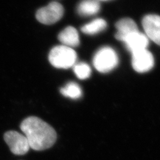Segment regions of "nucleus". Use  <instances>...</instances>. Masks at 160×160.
<instances>
[{
  "label": "nucleus",
  "mask_w": 160,
  "mask_h": 160,
  "mask_svg": "<svg viewBox=\"0 0 160 160\" xmlns=\"http://www.w3.org/2000/svg\"><path fill=\"white\" fill-rule=\"evenodd\" d=\"M20 129L27 138L30 148L43 151L52 147L57 138L55 129L40 118L31 116L23 120Z\"/></svg>",
  "instance_id": "nucleus-1"
},
{
  "label": "nucleus",
  "mask_w": 160,
  "mask_h": 160,
  "mask_svg": "<svg viewBox=\"0 0 160 160\" xmlns=\"http://www.w3.org/2000/svg\"><path fill=\"white\" fill-rule=\"evenodd\" d=\"M48 59L52 65L57 68L68 69L76 63L77 55L71 48L58 45L52 49Z\"/></svg>",
  "instance_id": "nucleus-2"
},
{
  "label": "nucleus",
  "mask_w": 160,
  "mask_h": 160,
  "mask_svg": "<svg viewBox=\"0 0 160 160\" xmlns=\"http://www.w3.org/2000/svg\"><path fill=\"white\" fill-rule=\"evenodd\" d=\"M117 53L110 47H103L96 53L93 58V65L98 71L107 73L113 70L118 64Z\"/></svg>",
  "instance_id": "nucleus-3"
},
{
  "label": "nucleus",
  "mask_w": 160,
  "mask_h": 160,
  "mask_svg": "<svg viewBox=\"0 0 160 160\" xmlns=\"http://www.w3.org/2000/svg\"><path fill=\"white\" fill-rule=\"evenodd\" d=\"M64 12L63 6L58 2H51L46 7L38 10L36 14L40 23L50 25L57 23L62 17Z\"/></svg>",
  "instance_id": "nucleus-4"
},
{
  "label": "nucleus",
  "mask_w": 160,
  "mask_h": 160,
  "mask_svg": "<svg viewBox=\"0 0 160 160\" xmlns=\"http://www.w3.org/2000/svg\"><path fill=\"white\" fill-rule=\"evenodd\" d=\"M6 143L14 154L22 155L26 154L30 148L29 142L25 135L18 132H7L4 136Z\"/></svg>",
  "instance_id": "nucleus-5"
},
{
  "label": "nucleus",
  "mask_w": 160,
  "mask_h": 160,
  "mask_svg": "<svg viewBox=\"0 0 160 160\" xmlns=\"http://www.w3.org/2000/svg\"><path fill=\"white\" fill-rule=\"evenodd\" d=\"M132 67L139 73L147 72L153 68L154 59L152 53L147 49L132 53Z\"/></svg>",
  "instance_id": "nucleus-6"
},
{
  "label": "nucleus",
  "mask_w": 160,
  "mask_h": 160,
  "mask_svg": "<svg viewBox=\"0 0 160 160\" xmlns=\"http://www.w3.org/2000/svg\"><path fill=\"white\" fill-rule=\"evenodd\" d=\"M142 24L147 37L160 45V16L147 15L143 17Z\"/></svg>",
  "instance_id": "nucleus-7"
},
{
  "label": "nucleus",
  "mask_w": 160,
  "mask_h": 160,
  "mask_svg": "<svg viewBox=\"0 0 160 160\" xmlns=\"http://www.w3.org/2000/svg\"><path fill=\"white\" fill-rule=\"evenodd\" d=\"M128 51L132 53L147 49L149 39L145 34L139 31L129 35L123 41Z\"/></svg>",
  "instance_id": "nucleus-8"
},
{
  "label": "nucleus",
  "mask_w": 160,
  "mask_h": 160,
  "mask_svg": "<svg viewBox=\"0 0 160 160\" xmlns=\"http://www.w3.org/2000/svg\"><path fill=\"white\" fill-rule=\"evenodd\" d=\"M116 28L118 32L115 34V38L122 42L129 35L139 31L137 24L130 18L120 19L116 24Z\"/></svg>",
  "instance_id": "nucleus-9"
},
{
  "label": "nucleus",
  "mask_w": 160,
  "mask_h": 160,
  "mask_svg": "<svg viewBox=\"0 0 160 160\" xmlns=\"http://www.w3.org/2000/svg\"><path fill=\"white\" fill-rule=\"evenodd\" d=\"M58 39L62 45L69 48H74L80 45V38L77 30L72 26L63 29L58 35Z\"/></svg>",
  "instance_id": "nucleus-10"
},
{
  "label": "nucleus",
  "mask_w": 160,
  "mask_h": 160,
  "mask_svg": "<svg viewBox=\"0 0 160 160\" xmlns=\"http://www.w3.org/2000/svg\"><path fill=\"white\" fill-rule=\"evenodd\" d=\"M100 4L98 0H82L77 7V12L82 16H90L100 11Z\"/></svg>",
  "instance_id": "nucleus-11"
},
{
  "label": "nucleus",
  "mask_w": 160,
  "mask_h": 160,
  "mask_svg": "<svg viewBox=\"0 0 160 160\" xmlns=\"http://www.w3.org/2000/svg\"><path fill=\"white\" fill-rule=\"evenodd\" d=\"M107 28V23L103 18H96L90 23H87L81 28L84 33L90 35L97 34Z\"/></svg>",
  "instance_id": "nucleus-12"
},
{
  "label": "nucleus",
  "mask_w": 160,
  "mask_h": 160,
  "mask_svg": "<svg viewBox=\"0 0 160 160\" xmlns=\"http://www.w3.org/2000/svg\"><path fill=\"white\" fill-rule=\"evenodd\" d=\"M61 93L65 97L72 99H78L82 96V92L80 86L74 82H69L61 88Z\"/></svg>",
  "instance_id": "nucleus-13"
},
{
  "label": "nucleus",
  "mask_w": 160,
  "mask_h": 160,
  "mask_svg": "<svg viewBox=\"0 0 160 160\" xmlns=\"http://www.w3.org/2000/svg\"><path fill=\"white\" fill-rule=\"evenodd\" d=\"M75 74L80 80H86L92 74L90 67L84 62L75 63L73 67Z\"/></svg>",
  "instance_id": "nucleus-14"
},
{
  "label": "nucleus",
  "mask_w": 160,
  "mask_h": 160,
  "mask_svg": "<svg viewBox=\"0 0 160 160\" xmlns=\"http://www.w3.org/2000/svg\"><path fill=\"white\" fill-rule=\"evenodd\" d=\"M98 1H109V0H98Z\"/></svg>",
  "instance_id": "nucleus-15"
}]
</instances>
